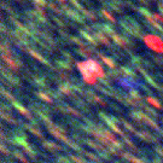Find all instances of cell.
Listing matches in <instances>:
<instances>
[{
	"label": "cell",
	"mask_w": 163,
	"mask_h": 163,
	"mask_svg": "<svg viewBox=\"0 0 163 163\" xmlns=\"http://www.w3.org/2000/svg\"><path fill=\"white\" fill-rule=\"evenodd\" d=\"M77 68L80 69V72L85 82L88 85H94L97 83L98 79H102L105 76V72L102 65L93 59H88V61L77 63Z\"/></svg>",
	"instance_id": "obj_1"
},
{
	"label": "cell",
	"mask_w": 163,
	"mask_h": 163,
	"mask_svg": "<svg viewBox=\"0 0 163 163\" xmlns=\"http://www.w3.org/2000/svg\"><path fill=\"white\" fill-rule=\"evenodd\" d=\"M144 42L146 44L149 48L157 53H163V40L157 35H145L144 36Z\"/></svg>",
	"instance_id": "obj_2"
},
{
	"label": "cell",
	"mask_w": 163,
	"mask_h": 163,
	"mask_svg": "<svg viewBox=\"0 0 163 163\" xmlns=\"http://www.w3.org/2000/svg\"><path fill=\"white\" fill-rule=\"evenodd\" d=\"M148 102L150 103V104H152V105H155L157 109H161V104L157 102V100H155L153 98H148Z\"/></svg>",
	"instance_id": "obj_3"
},
{
	"label": "cell",
	"mask_w": 163,
	"mask_h": 163,
	"mask_svg": "<svg viewBox=\"0 0 163 163\" xmlns=\"http://www.w3.org/2000/svg\"><path fill=\"white\" fill-rule=\"evenodd\" d=\"M103 59H104V62H105V63H107V64L110 65L111 68H113V67H115V64H114V63H111V62H110V59H109V58H105V57H103Z\"/></svg>",
	"instance_id": "obj_4"
}]
</instances>
